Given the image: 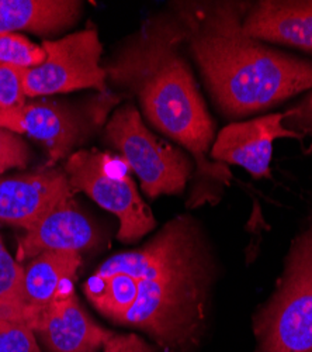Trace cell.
I'll return each instance as SVG.
<instances>
[{
  "label": "cell",
  "instance_id": "obj_18",
  "mask_svg": "<svg viewBox=\"0 0 312 352\" xmlns=\"http://www.w3.org/2000/svg\"><path fill=\"white\" fill-rule=\"evenodd\" d=\"M44 60L45 51L43 47L24 36L16 33L0 34V64L30 69L40 67Z\"/></svg>",
  "mask_w": 312,
  "mask_h": 352
},
{
  "label": "cell",
  "instance_id": "obj_10",
  "mask_svg": "<svg viewBox=\"0 0 312 352\" xmlns=\"http://www.w3.org/2000/svg\"><path fill=\"white\" fill-rule=\"evenodd\" d=\"M72 196L68 176L56 169L0 179V221L30 231Z\"/></svg>",
  "mask_w": 312,
  "mask_h": 352
},
{
  "label": "cell",
  "instance_id": "obj_13",
  "mask_svg": "<svg viewBox=\"0 0 312 352\" xmlns=\"http://www.w3.org/2000/svg\"><path fill=\"white\" fill-rule=\"evenodd\" d=\"M243 33L254 40L312 52V0H263L243 17Z\"/></svg>",
  "mask_w": 312,
  "mask_h": 352
},
{
  "label": "cell",
  "instance_id": "obj_21",
  "mask_svg": "<svg viewBox=\"0 0 312 352\" xmlns=\"http://www.w3.org/2000/svg\"><path fill=\"white\" fill-rule=\"evenodd\" d=\"M28 161V148L14 133L0 129V173L12 168H24Z\"/></svg>",
  "mask_w": 312,
  "mask_h": 352
},
{
  "label": "cell",
  "instance_id": "obj_9",
  "mask_svg": "<svg viewBox=\"0 0 312 352\" xmlns=\"http://www.w3.org/2000/svg\"><path fill=\"white\" fill-rule=\"evenodd\" d=\"M0 129L41 141L47 146L51 161L55 162L71 155L89 126L71 109L40 100L0 111Z\"/></svg>",
  "mask_w": 312,
  "mask_h": 352
},
{
  "label": "cell",
  "instance_id": "obj_7",
  "mask_svg": "<svg viewBox=\"0 0 312 352\" xmlns=\"http://www.w3.org/2000/svg\"><path fill=\"white\" fill-rule=\"evenodd\" d=\"M45 60L40 67L23 69L25 96L38 98L77 89L106 92L107 72L100 64L103 47L93 27L65 38L43 43Z\"/></svg>",
  "mask_w": 312,
  "mask_h": 352
},
{
  "label": "cell",
  "instance_id": "obj_16",
  "mask_svg": "<svg viewBox=\"0 0 312 352\" xmlns=\"http://www.w3.org/2000/svg\"><path fill=\"white\" fill-rule=\"evenodd\" d=\"M83 289L92 305L116 322L132 307L138 295L136 280L124 274L93 275Z\"/></svg>",
  "mask_w": 312,
  "mask_h": 352
},
{
  "label": "cell",
  "instance_id": "obj_14",
  "mask_svg": "<svg viewBox=\"0 0 312 352\" xmlns=\"http://www.w3.org/2000/svg\"><path fill=\"white\" fill-rule=\"evenodd\" d=\"M80 262V254L76 252H44L24 268L23 299L28 327L32 329L43 309L72 287Z\"/></svg>",
  "mask_w": 312,
  "mask_h": 352
},
{
  "label": "cell",
  "instance_id": "obj_3",
  "mask_svg": "<svg viewBox=\"0 0 312 352\" xmlns=\"http://www.w3.org/2000/svg\"><path fill=\"white\" fill-rule=\"evenodd\" d=\"M210 282L211 262L203 243L156 276L136 280L135 303L119 324L147 331L165 348L190 342L204 318Z\"/></svg>",
  "mask_w": 312,
  "mask_h": 352
},
{
  "label": "cell",
  "instance_id": "obj_5",
  "mask_svg": "<svg viewBox=\"0 0 312 352\" xmlns=\"http://www.w3.org/2000/svg\"><path fill=\"white\" fill-rule=\"evenodd\" d=\"M106 137L141 181L148 197L179 195L193 170V161L155 137L132 104L119 107L106 127Z\"/></svg>",
  "mask_w": 312,
  "mask_h": 352
},
{
  "label": "cell",
  "instance_id": "obj_4",
  "mask_svg": "<svg viewBox=\"0 0 312 352\" xmlns=\"http://www.w3.org/2000/svg\"><path fill=\"white\" fill-rule=\"evenodd\" d=\"M256 352H312V226L293 243L285 276L254 320Z\"/></svg>",
  "mask_w": 312,
  "mask_h": 352
},
{
  "label": "cell",
  "instance_id": "obj_19",
  "mask_svg": "<svg viewBox=\"0 0 312 352\" xmlns=\"http://www.w3.org/2000/svg\"><path fill=\"white\" fill-rule=\"evenodd\" d=\"M0 352H41L34 331L24 322L0 318Z\"/></svg>",
  "mask_w": 312,
  "mask_h": 352
},
{
  "label": "cell",
  "instance_id": "obj_22",
  "mask_svg": "<svg viewBox=\"0 0 312 352\" xmlns=\"http://www.w3.org/2000/svg\"><path fill=\"white\" fill-rule=\"evenodd\" d=\"M104 352H151L148 345L135 334L112 336L104 344Z\"/></svg>",
  "mask_w": 312,
  "mask_h": 352
},
{
  "label": "cell",
  "instance_id": "obj_8",
  "mask_svg": "<svg viewBox=\"0 0 312 352\" xmlns=\"http://www.w3.org/2000/svg\"><path fill=\"white\" fill-rule=\"evenodd\" d=\"M286 114L276 113L224 127L213 142L210 155L218 164L246 169L253 178L270 176L273 144L277 138H301L283 126Z\"/></svg>",
  "mask_w": 312,
  "mask_h": 352
},
{
  "label": "cell",
  "instance_id": "obj_15",
  "mask_svg": "<svg viewBox=\"0 0 312 352\" xmlns=\"http://www.w3.org/2000/svg\"><path fill=\"white\" fill-rule=\"evenodd\" d=\"M80 9L75 0H0V34L60 32L79 19Z\"/></svg>",
  "mask_w": 312,
  "mask_h": 352
},
{
  "label": "cell",
  "instance_id": "obj_6",
  "mask_svg": "<svg viewBox=\"0 0 312 352\" xmlns=\"http://www.w3.org/2000/svg\"><path fill=\"white\" fill-rule=\"evenodd\" d=\"M127 164L97 151H77L68 157L65 169L75 192L89 195L100 208L120 221L119 240L134 243L155 228V219L141 199Z\"/></svg>",
  "mask_w": 312,
  "mask_h": 352
},
{
  "label": "cell",
  "instance_id": "obj_11",
  "mask_svg": "<svg viewBox=\"0 0 312 352\" xmlns=\"http://www.w3.org/2000/svg\"><path fill=\"white\" fill-rule=\"evenodd\" d=\"M32 330L51 352H97L115 336L82 309L73 287L38 313Z\"/></svg>",
  "mask_w": 312,
  "mask_h": 352
},
{
  "label": "cell",
  "instance_id": "obj_20",
  "mask_svg": "<svg viewBox=\"0 0 312 352\" xmlns=\"http://www.w3.org/2000/svg\"><path fill=\"white\" fill-rule=\"evenodd\" d=\"M23 69L0 64V111L17 109L25 104Z\"/></svg>",
  "mask_w": 312,
  "mask_h": 352
},
{
  "label": "cell",
  "instance_id": "obj_1",
  "mask_svg": "<svg viewBox=\"0 0 312 352\" xmlns=\"http://www.w3.org/2000/svg\"><path fill=\"white\" fill-rule=\"evenodd\" d=\"M245 3L183 5L184 43L218 107L228 116L261 111L312 87V63L243 33Z\"/></svg>",
  "mask_w": 312,
  "mask_h": 352
},
{
  "label": "cell",
  "instance_id": "obj_12",
  "mask_svg": "<svg viewBox=\"0 0 312 352\" xmlns=\"http://www.w3.org/2000/svg\"><path fill=\"white\" fill-rule=\"evenodd\" d=\"M99 243L97 228L69 197L52 209L30 231H25V236L19 243V261L36 258L44 252L80 254Z\"/></svg>",
  "mask_w": 312,
  "mask_h": 352
},
{
  "label": "cell",
  "instance_id": "obj_17",
  "mask_svg": "<svg viewBox=\"0 0 312 352\" xmlns=\"http://www.w3.org/2000/svg\"><path fill=\"white\" fill-rule=\"evenodd\" d=\"M23 275L24 268L10 255L0 239V318L27 324V310L23 299Z\"/></svg>",
  "mask_w": 312,
  "mask_h": 352
},
{
  "label": "cell",
  "instance_id": "obj_23",
  "mask_svg": "<svg viewBox=\"0 0 312 352\" xmlns=\"http://www.w3.org/2000/svg\"><path fill=\"white\" fill-rule=\"evenodd\" d=\"M308 111H309V116H311V119H312V96L308 100Z\"/></svg>",
  "mask_w": 312,
  "mask_h": 352
},
{
  "label": "cell",
  "instance_id": "obj_2",
  "mask_svg": "<svg viewBox=\"0 0 312 352\" xmlns=\"http://www.w3.org/2000/svg\"><path fill=\"white\" fill-rule=\"evenodd\" d=\"M184 30L178 16L147 21L104 69L107 78L132 92L148 120L193 155L198 175L228 185L231 170L211 162L214 123L180 54Z\"/></svg>",
  "mask_w": 312,
  "mask_h": 352
}]
</instances>
